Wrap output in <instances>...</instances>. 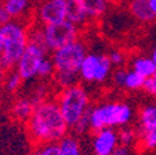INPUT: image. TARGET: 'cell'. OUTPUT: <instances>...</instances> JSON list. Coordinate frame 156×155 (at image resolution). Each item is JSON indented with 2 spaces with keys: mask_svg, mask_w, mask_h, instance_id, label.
<instances>
[{
  "mask_svg": "<svg viewBox=\"0 0 156 155\" xmlns=\"http://www.w3.org/2000/svg\"><path fill=\"white\" fill-rule=\"evenodd\" d=\"M126 73L127 70L124 68L119 67L113 71V74H112V81H113V84L116 85L117 88H123L124 87V78H126Z\"/></svg>",
  "mask_w": 156,
  "mask_h": 155,
  "instance_id": "25",
  "label": "cell"
},
{
  "mask_svg": "<svg viewBox=\"0 0 156 155\" xmlns=\"http://www.w3.org/2000/svg\"><path fill=\"white\" fill-rule=\"evenodd\" d=\"M3 52V34H2V27H0V56Z\"/></svg>",
  "mask_w": 156,
  "mask_h": 155,
  "instance_id": "31",
  "label": "cell"
},
{
  "mask_svg": "<svg viewBox=\"0 0 156 155\" xmlns=\"http://www.w3.org/2000/svg\"><path fill=\"white\" fill-rule=\"evenodd\" d=\"M145 80L141 74L135 73L134 70H127L126 73V78H124V90L127 91H140L144 88Z\"/></svg>",
  "mask_w": 156,
  "mask_h": 155,
  "instance_id": "19",
  "label": "cell"
},
{
  "mask_svg": "<svg viewBox=\"0 0 156 155\" xmlns=\"http://www.w3.org/2000/svg\"><path fill=\"white\" fill-rule=\"evenodd\" d=\"M131 148L127 146H123V144H119V147L114 151V155H131Z\"/></svg>",
  "mask_w": 156,
  "mask_h": 155,
  "instance_id": "28",
  "label": "cell"
},
{
  "mask_svg": "<svg viewBox=\"0 0 156 155\" xmlns=\"http://www.w3.org/2000/svg\"><path fill=\"white\" fill-rule=\"evenodd\" d=\"M135 112L130 103L123 101H109L91 108L89 129L98 131L102 129H121L130 126Z\"/></svg>",
  "mask_w": 156,
  "mask_h": 155,
  "instance_id": "4",
  "label": "cell"
},
{
  "mask_svg": "<svg viewBox=\"0 0 156 155\" xmlns=\"http://www.w3.org/2000/svg\"><path fill=\"white\" fill-rule=\"evenodd\" d=\"M58 146V155H84L82 147L78 138L73 136H67L57 144Z\"/></svg>",
  "mask_w": 156,
  "mask_h": 155,
  "instance_id": "18",
  "label": "cell"
},
{
  "mask_svg": "<svg viewBox=\"0 0 156 155\" xmlns=\"http://www.w3.org/2000/svg\"><path fill=\"white\" fill-rule=\"evenodd\" d=\"M3 34V52L0 63L7 71L16 67L20 57L25 52L29 43V27L23 21H9L2 25Z\"/></svg>",
  "mask_w": 156,
  "mask_h": 155,
  "instance_id": "5",
  "label": "cell"
},
{
  "mask_svg": "<svg viewBox=\"0 0 156 155\" xmlns=\"http://www.w3.org/2000/svg\"><path fill=\"white\" fill-rule=\"evenodd\" d=\"M112 155H114V154H112Z\"/></svg>",
  "mask_w": 156,
  "mask_h": 155,
  "instance_id": "37",
  "label": "cell"
},
{
  "mask_svg": "<svg viewBox=\"0 0 156 155\" xmlns=\"http://www.w3.org/2000/svg\"><path fill=\"white\" fill-rule=\"evenodd\" d=\"M68 127L57 102L45 99L35 103L34 112L27 122V131L36 146L58 144L68 134Z\"/></svg>",
  "mask_w": 156,
  "mask_h": 155,
  "instance_id": "1",
  "label": "cell"
},
{
  "mask_svg": "<svg viewBox=\"0 0 156 155\" xmlns=\"http://www.w3.org/2000/svg\"><path fill=\"white\" fill-rule=\"evenodd\" d=\"M23 83H24L23 78L20 77V74L14 70V71L7 73L6 78H4V83H3V87L7 94H14V92H17L20 88L23 87Z\"/></svg>",
  "mask_w": 156,
  "mask_h": 155,
  "instance_id": "21",
  "label": "cell"
},
{
  "mask_svg": "<svg viewBox=\"0 0 156 155\" xmlns=\"http://www.w3.org/2000/svg\"><path fill=\"white\" fill-rule=\"evenodd\" d=\"M32 155H58L57 144H46V146H38Z\"/></svg>",
  "mask_w": 156,
  "mask_h": 155,
  "instance_id": "24",
  "label": "cell"
},
{
  "mask_svg": "<svg viewBox=\"0 0 156 155\" xmlns=\"http://www.w3.org/2000/svg\"><path fill=\"white\" fill-rule=\"evenodd\" d=\"M58 108L67 122L70 130L85 133L89 130V112H91V95L81 84L62 88L56 98Z\"/></svg>",
  "mask_w": 156,
  "mask_h": 155,
  "instance_id": "2",
  "label": "cell"
},
{
  "mask_svg": "<svg viewBox=\"0 0 156 155\" xmlns=\"http://www.w3.org/2000/svg\"><path fill=\"white\" fill-rule=\"evenodd\" d=\"M35 108V102L31 97H18L10 106V113L11 116L21 123H27L31 117Z\"/></svg>",
  "mask_w": 156,
  "mask_h": 155,
  "instance_id": "14",
  "label": "cell"
},
{
  "mask_svg": "<svg viewBox=\"0 0 156 155\" xmlns=\"http://www.w3.org/2000/svg\"><path fill=\"white\" fill-rule=\"evenodd\" d=\"M3 4L10 20L14 21H23L32 13V0H3Z\"/></svg>",
  "mask_w": 156,
  "mask_h": 155,
  "instance_id": "13",
  "label": "cell"
},
{
  "mask_svg": "<svg viewBox=\"0 0 156 155\" xmlns=\"http://www.w3.org/2000/svg\"><path fill=\"white\" fill-rule=\"evenodd\" d=\"M138 136L146 151L156 149V103H148L138 113Z\"/></svg>",
  "mask_w": 156,
  "mask_h": 155,
  "instance_id": "9",
  "label": "cell"
},
{
  "mask_svg": "<svg viewBox=\"0 0 156 155\" xmlns=\"http://www.w3.org/2000/svg\"><path fill=\"white\" fill-rule=\"evenodd\" d=\"M119 140H120V144L131 148V147H134L136 142L140 141L138 130H135L134 127H130V126L121 127L119 130Z\"/></svg>",
  "mask_w": 156,
  "mask_h": 155,
  "instance_id": "20",
  "label": "cell"
},
{
  "mask_svg": "<svg viewBox=\"0 0 156 155\" xmlns=\"http://www.w3.org/2000/svg\"><path fill=\"white\" fill-rule=\"evenodd\" d=\"M89 20H101L109 10L107 0H78Z\"/></svg>",
  "mask_w": 156,
  "mask_h": 155,
  "instance_id": "15",
  "label": "cell"
},
{
  "mask_svg": "<svg viewBox=\"0 0 156 155\" xmlns=\"http://www.w3.org/2000/svg\"><path fill=\"white\" fill-rule=\"evenodd\" d=\"M149 4H151V10H152V13L155 14V17H156V0H149Z\"/></svg>",
  "mask_w": 156,
  "mask_h": 155,
  "instance_id": "30",
  "label": "cell"
},
{
  "mask_svg": "<svg viewBox=\"0 0 156 155\" xmlns=\"http://www.w3.org/2000/svg\"><path fill=\"white\" fill-rule=\"evenodd\" d=\"M120 144L119 131L116 129H102L95 131L92 137L94 155H112Z\"/></svg>",
  "mask_w": 156,
  "mask_h": 155,
  "instance_id": "11",
  "label": "cell"
},
{
  "mask_svg": "<svg viewBox=\"0 0 156 155\" xmlns=\"http://www.w3.org/2000/svg\"><path fill=\"white\" fill-rule=\"evenodd\" d=\"M127 11L140 24H149L156 18L151 10L149 0H127Z\"/></svg>",
  "mask_w": 156,
  "mask_h": 155,
  "instance_id": "12",
  "label": "cell"
},
{
  "mask_svg": "<svg viewBox=\"0 0 156 155\" xmlns=\"http://www.w3.org/2000/svg\"><path fill=\"white\" fill-rule=\"evenodd\" d=\"M0 105H2V95H0Z\"/></svg>",
  "mask_w": 156,
  "mask_h": 155,
  "instance_id": "36",
  "label": "cell"
},
{
  "mask_svg": "<svg viewBox=\"0 0 156 155\" xmlns=\"http://www.w3.org/2000/svg\"><path fill=\"white\" fill-rule=\"evenodd\" d=\"M152 78H153V81H155V84H156V73L153 74V77H152Z\"/></svg>",
  "mask_w": 156,
  "mask_h": 155,
  "instance_id": "35",
  "label": "cell"
},
{
  "mask_svg": "<svg viewBox=\"0 0 156 155\" xmlns=\"http://www.w3.org/2000/svg\"><path fill=\"white\" fill-rule=\"evenodd\" d=\"M6 76H7V70L3 67V66H2V63H0V85H3Z\"/></svg>",
  "mask_w": 156,
  "mask_h": 155,
  "instance_id": "29",
  "label": "cell"
},
{
  "mask_svg": "<svg viewBox=\"0 0 156 155\" xmlns=\"http://www.w3.org/2000/svg\"><path fill=\"white\" fill-rule=\"evenodd\" d=\"M67 20L77 27H82L89 21L78 0H67Z\"/></svg>",
  "mask_w": 156,
  "mask_h": 155,
  "instance_id": "17",
  "label": "cell"
},
{
  "mask_svg": "<svg viewBox=\"0 0 156 155\" xmlns=\"http://www.w3.org/2000/svg\"><path fill=\"white\" fill-rule=\"evenodd\" d=\"M53 76H55V65H53V61H52V57H46L42 61L41 67H39L38 78L48 80V78H53Z\"/></svg>",
  "mask_w": 156,
  "mask_h": 155,
  "instance_id": "22",
  "label": "cell"
},
{
  "mask_svg": "<svg viewBox=\"0 0 156 155\" xmlns=\"http://www.w3.org/2000/svg\"><path fill=\"white\" fill-rule=\"evenodd\" d=\"M151 59L153 60V63L156 65V46L152 49V52H151Z\"/></svg>",
  "mask_w": 156,
  "mask_h": 155,
  "instance_id": "32",
  "label": "cell"
},
{
  "mask_svg": "<svg viewBox=\"0 0 156 155\" xmlns=\"http://www.w3.org/2000/svg\"><path fill=\"white\" fill-rule=\"evenodd\" d=\"M87 55V43L81 39H77L74 42L52 52V61L55 65L53 78L60 90L78 84L80 68Z\"/></svg>",
  "mask_w": 156,
  "mask_h": 155,
  "instance_id": "3",
  "label": "cell"
},
{
  "mask_svg": "<svg viewBox=\"0 0 156 155\" xmlns=\"http://www.w3.org/2000/svg\"><path fill=\"white\" fill-rule=\"evenodd\" d=\"M9 21H11V20H10L9 14H7L6 9H4L3 0H0V27L4 25V24H7Z\"/></svg>",
  "mask_w": 156,
  "mask_h": 155,
  "instance_id": "27",
  "label": "cell"
},
{
  "mask_svg": "<svg viewBox=\"0 0 156 155\" xmlns=\"http://www.w3.org/2000/svg\"><path fill=\"white\" fill-rule=\"evenodd\" d=\"M107 55H109V59H110L112 65H113L114 67H121V66L124 65V61H126V56H124V53L120 49H113V50H110Z\"/></svg>",
  "mask_w": 156,
  "mask_h": 155,
  "instance_id": "23",
  "label": "cell"
},
{
  "mask_svg": "<svg viewBox=\"0 0 156 155\" xmlns=\"http://www.w3.org/2000/svg\"><path fill=\"white\" fill-rule=\"evenodd\" d=\"M35 24L50 25L67 20V0H39L34 11Z\"/></svg>",
  "mask_w": 156,
  "mask_h": 155,
  "instance_id": "10",
  "label": "cell"
},
{
  "mask_svg": "<svg viewBox=\"0 0 156 155\" xmlns=\"http://www.w3.org/2000/svg\"><path fill=\"white\" fill-rule=\"evenodd\" d=\"M42 35L46 49L49 52H55L80 39V27L64 20L62 23L42 27Z\"/></svg>",
  "mask_w": 156,
  "mask_h": 155,
  "instance_id": "8",
  "label": "cell"
},
{
  "mask_svg": "<svg viewBox=\"0 0 156 155\" xmlns=\"http://www.w3.org/2000/svg\"><path fill=\"white\" fill-rule=\"evenodd\" d=\"M131 155H145V154H144V152H133Z\"/></svg>",
  "mask_w": 156,
  "mask_h": 155,
  "instance_id": "34",
  "label": "cell"
},
{
  "mask_svg": "<svg viewBox=\"0 0 156 155\" xmlns=\"http://www.w3.org/2000/svg\"><path fill=\"white\" fill-rule=\"evenodd\" d=\"M120 0H107V3L109 4H113V3H119Z\"/></svg>",
  "mask_w": 156,
  "mask_h": 155,
  "instance_id": "33",
  "label": "cell"
},
{
  "mask_svg": "<svg viewBox=\"0 0 156 155\" xmlns=\"http://www.w3.org/2000/svg\"><path fill=\"white\" fill-rule=\"evenodd\" d=\"M142 91H145V94L151 95V97H156V84L153 78H146L145 80V84H144V88Z\"/></svg>",
  "mask_w": 156,
  "mask_h": 155,
  "instance_id": "26",
  "label": "cell"
},
{
  "mask_svg": "<svg viewBox=\"0 0 156 155\" xmlns=\"http://www.w3.org/2000/svg\"><path fill=\"white\" fill-rule=\"evenodd\" d=\"M48 52L49 50L43 43L29 41L25 52L14 67V70L20 74L24 83H31L38 78L39 67L42 65V61L48 57Z\"/></svg>",
  "mask_w": 156,
  "mask_h": 155,
  "instance_id": "7",
  "label": "cell"
},
{
  "mask_svg": "<svg viewBox=\"0 0 156 155\" xmlns=\"http://www.w3.org/2000/svg\"><path fill=\"white\" fill-rule=\"evenodd\" d=\"M113 67L107 53L88 52L80 68V80L91 85L105 84L109 78H112Z\"/></svg>",
  "mask_w": 156,
  "mask_h": 155,
  "instance_id": "6",
  "label": "cell"
},
{
  "mask_svg": "<svg viewBox=\"0 0 156 155\" xmlns=\"http://www.w3.org/2000/svg\"><path fill=\"white\" fill-rule=\"evenodd\" d=\"M131 70L141 74L144 78H151L156 73V65L151 56H136L131 60Z\"/></svg>",
  "mask_w": 156,
  "mask_h": 155,
  "instance_id": "16",
  "label": "cell"
}]
</instances>
